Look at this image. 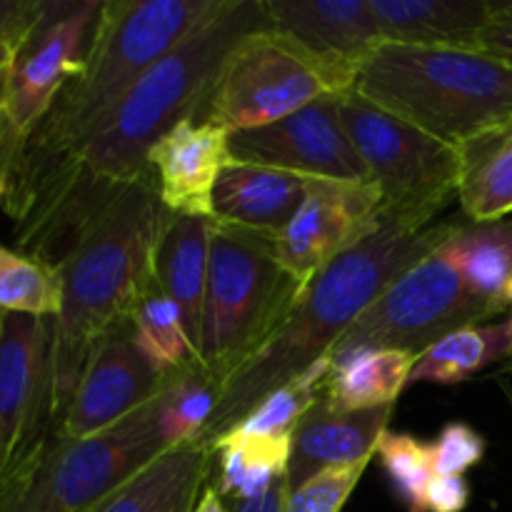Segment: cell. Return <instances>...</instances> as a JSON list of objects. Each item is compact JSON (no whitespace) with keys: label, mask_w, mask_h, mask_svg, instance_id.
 I'll return each mask as SVG.
<instances>
[{"label":"cell","mask_w":512,"mask_h":512,"mask_svg":"<svg viewBox=\"0 0 512 512\" xmlns=\"http://www.w3.org/2000/svg\"><path fill=\"white\" fill-rule=\"evenodd\" d=\"M338 108L370 180L380 190L383 223L413 230L435 225L438 213L458 198V148L368 103L353 90L340 95Z\"/></svg>","instance_id":"cell-7"},{"label":"cell","mask_w":512,"mask_h":512,"mask_svg":"<svg viewBox=\"0 0 512 512\" xmlns=\"http://www.w3.org/2000/svg\"><path fill=\"white\" fill-rule=\"evenodd\" d=\"M488 440L465 423H448L430 443L435 475H465L483 463Z\"/></svg>","instance_id":"cell-33"},{"label":"cell","mask_w":512,"mask_h":512,"mask_svg":"<svg viewBox=\"0 0 512 512\" xmlns=\"http://www.w3.org/2000/svg\"><path fill=\"white\" fill-rule=\"evenodd\" d=\"M98 10L100 3L95 0L48 3L43 23L20 48L10 68L5 115L23 138L38 128L70 80L83 73Z\"/></svg>","instance_id":"cell-13"},{"label":"cell","mask_w":512,"mask_h":512,"mask_svg":"<svg viewBox=\"0 0 512 512\" xmlns=\"http://www.w3.org/2000/svg\"><path fill=\"white\" fill-rule=\"evenodd\" d=\"M470 503V485L463 475H435L428 488V512H463Z\"/></svg>","instance_id":"cell-36"},{"label":"cell","mask_w":512,"mask_h":512,"mask_svg":"<svg viewBox=\"0 0 512 512\" xmlns=\"http://www.w3.org/2000/svg\"><path fill=\"white\" fill-rule=\"evenodd\" d=\"M218 398L220 385L200 363L165 378L158 405V430L165 450L200 443Z\"/></svg>","instance_id":"cell-28"},{"label":"cell","mask_w":512,"mask_h":512,"mask_svg":"<svg viewBox=\"0 0 512 512\" xmlns=\"http://www.w3.org/2000/svg\"><path fill=\"white\" fill-rule=\"evenodd\" d=\"M450 238L405 270L355 320L330 355L355 348L405 350L420 355L453 330L500 315L498 308L475 298L468 290Z\"/></svg>","instance_id":"cell-9"},{"label":"cell","mask_w":512,"mask_h":512,"mask_svg":"<svg viewBox=\"0 0 512 512\" xmlns=\"http://www.w3.org/2000/svg\"><path fill=\"white\" fill-rule=\"evenodd\" d=\"M210 473V445L170 448L85 512H190L203 495Z\"/></svg>","instance_id":"cell-18"},{"label":"cell","mask_w":512,"mask_h":512,"mask_svg":"<svg viewBox=\"0 0 512 512\" xmlns=\"http://www.w3.org/2000/svg\"><path fill=\"white\" fill-rule=\"evenodd\" d=\"M163 385L135 348L130 323L123 325L93 348L55 435L78 440L103 433L160 395Z\"/></svg>","instance_id":"cell-14"},{"label":"cell","mask_w":512,"mask_h":512,"mask_svg":"<svg viewBox=\"0 0 512 512\" xmlns=\"http://www.w3.org/2000/svg\"><path fill=\"white\" fill-rule=\"evenodd\" d=\"M450 245L470 293L500 313L508 310L503 305V290L512 275V223L498 220L470 228L460 225Z\"/></svg>","instance_id":"cell-26"},{"label":"cell","mask_w":512,"mask_h":512,"mask_svg":"<svg viewBox=\"0 0 512 512\" xmlns=\"http://www.w3.org/2000/svg\"><path fill=\"white\" fill-rule=\"evenodd\" d=\"M478 50L512 60V0H490L488 18L478 38Z\"/></svg>","instance_id":"cell-35"},{"label":"cell","mask_w":512,"mask_h":512,"mask_svg":"<svg viewBox=\"0 0 512 512\" xmlns=\"http://www.w3.org/2000/svg\"><path fill=\"white\" fill-rule=\"evenodd\" d=\"M505 328H508V358H512V315L508 318V323H505Z\"/></svg>","instance_id":"cell-44"},{"label":"cell","mask_w":512,"mask_h":512,"mask_svg":"<svg viewBox=\"0 0 512 512\" xmlns=\"http://www.w3.org/2000/svg\"><path fill=\"white\" fill-rule=\"evenodd\" d=\"M353 93L458 148L512 120V60L383 43L360 65Z\"/></svg>","instance_id":"cell-4"},{"label":"cell","mask_w":512,"mask_h":512,"mask_svg":"<svg viewBox=\"0 0 512 512\" xmlns=\"http://www.w3.org/2000/svg\"><path fill=\"white\" fill-rule=\"evenodd\" d=\"M503 305L505 308H512V275L508 278V285L503 290Z\"/></svg>","instance_id":"cell-43"},{"label":"cell","mask_w":512,"mask_h":512,"mask_svg":"<svg viewBox=\"0 0 512 512\" xmlns=\"http://www.w3.org/2000/svg\"><path fill=\"white\" fill-rule=\"evenodd\" d=\"M223 0H108L90 30L83 73L70 80L38 128L25 135L10 173L25 175L78 153L128 90L215 15Z\"/></svg>","instance_id":"cell-3"},{"label":"cell","mask_w":512,"mask_h":512,"mask_svg":"<svg viewBox=\"0 0 512 512\" xmlns=\"http://www.w3.org/2000/svg\"><path fill=\"white\" fill-rule=\"evenodd\" d=\"M383 225V200L375 183L305 180V198L288 225L273 235L280 265L308 285L335 258Z\"/></svg>","instance_id":"cell-11"},{"label":"cell","mask_w":512,"mask_h":512,"mask_svg":"<svg viewBox=\"0 0 512 512\" xmlns=\"http://www.w3.org/2000/svg\"><path fill=\"white\" fill-rule=\"evenodd\" d=\"M285 498H288V480L280 478L260 498L233 503V512H283Z\"/></svg>","instance_id":"cell-37"},{"label":"cell","mask_w":512,"mask_h":512,"mask_svg":"<svg viewBox=\"0 0 512 512\" xmlns=\"http://www.w3.org/2000/svg\"><path fill=\"white\" fill-rule=\"evenodd\" d=\"M270 28L355 83L360 65L383 45L368 0H265Z\"/></svg>","instance_id":"cell-16"},{"label":"cell","mask_w":512,"mask_h":512,"mask_svg":"<svg viewBox=\"0 0 512 512\" xmlns=\"http://www.w3.org/2000/svg\"><path fill=\"white\" fill-rule=\"evenodd\" d=\"M328 368L330 358H325L295 380L285 383L283 388L273 390L258 408L250 410L248 418L238 425V430L250 435H293L300 420L323 398Z\"/></svg>","instance_id":"cell-30"},{"label":"cell","mask_w":512,"mask_h":512,"mask_svg":"<svg viewBox=\"0 0 512 512\" xmlns=\"http://www.w3.org/2000/svg\"><path fill=\"white\" fill-rule=\"evenodd\" d=\"M418 355L405 350L355 348L330 355L323 398L338 410H373L395 405Z\"/></svg>","instance_id":"cell-22"},{"label":"cell","mask_w":512,"mask_h":512,"mask_svg":"<svg viewBox=\"0 0 512 512\" xmlns=\"http://www.w3.org/2000/svg\"><path fill=\"white\" fill-rule=\"evenodd\" d=\"M130 330L138 353L160 378H170L200 363L193 338L185 328L183 313L160 290L150 293L138 305L130 320Z\"/></svg>","instance_id":"cell-27"},{"label":"cell","mask_w":512,"mask_h":512,"mask_svg":"<svg viewBox=\"0 0 512 512\" xmlns=\"http://www.w3.org/2000/svg\"><path fill=\"white\" fill-rule=\"evenodd\" d=\"M13 125H10V120H8V115L5 113H0V140L3 138H8L10 133H13ZM15 133H18V130H15Z\"/></svg>","instance_id":"cell-42"},{"label":"cell","mask_w":512,"mask_h":512,"mask_svg":"<svg viewBox=\"0 0 512 512\" xmlns=\"http://www.w3.org/2000/svg\"><path fill=\"white\" fill-rule=\"evenodd\" d=\"M53 418V320L0 313V495L48 445Z\"/></svg>","instance_id":"cell-10"},{"label":"cell","mask_w":512,"mask_h":512,"mask_svg":"<svg viewBox=\"0 0 512 512\" xmlns=\"http://www.w3.org/2000/svg\"><path fill=\"white\" fill-rule=\"evenodd\" d=\"M23 140L20 133H10L8 138L0 140V203L5 200V193H8V173H10V163H13V155L18 150V143Z\"/></svg>","instance_id":"cell-38"},{"label":"cell","mask_w":512,"mask_h":512,"mask_svg":"<svg viewBox=\"0 0 512 512\" xmlns=\"http://www.w3.org/2000/svg\"><path fill=\"white\" fill-rule=\"evenodd\" d=\"M455 230L458 223H435L423 230L383 223L378 233L320 270L305 285L268 343L223 385L213 420L200 435V443L213 445L238 428L273 390L328 358L355 320L405 270L440 248Z\"/></svg>","instance_id":"cell-1"},{"label":"cell","mask_w":512,"mask_h":512,"mask_svg":"<svg viewBox=\"0 0 512 512\" xmlns=\"http://www.w3.org/2000/svg\"><path fill=\"white\" fill-rule=\"evenodd\" d=\"M503 358H508L505 323L465 325L418 355L408 385H458Z\"/></svg>","instance_id":"cell-25"},{"label":"cell","mask_w":512,"mask_h":512,"mask_svg":"<svg viewBox=\"0 0 512 512\" xmlns=\"http://www.w3.org/2000/svg\"><path fill=\"white\" fill-rule=\"evenodd\" d=\"M350 90L353 83L348 78L268 23L238 40L225 55L200 105L198 120L238 133L278 123L323 95Z\"/></svg>","instance_id":"cell-8"},{"label":"cell","mask_w":512,"mask_h":512,"mask_svg":"<svg viewBox=\"0 0 512 512\" xmlns=\"http://www.w3.org/2000/svg\"><path fill=\"white\" fill-rule=\"evenodd\" d=\"M175 215L150 173L123 185L80 228L58 263L63 308L53 318V418L58 428L90 353L155 293V255Z\"/></svg>","instance_id":"cell-2"},{"label":"cell","mask_w":512,"mask_h":512,"mask_svg":"<svg viewBox=\"0 0 512 512\" xmlns=\"http://www.w3.org/2000/svg\"><path fill=\"white\" fill-rule=\"evenodd\" d=\"M190 512H228L223 505V498H220L218 493H215L213 485H205L203 495H200V500L195 503V508Z\"/></svg>","instance_id":"cell-39"},{"label":"cell","mask_w":512,"mask_h":512,"mask_svg":"<svg viewBox=\"0 0 512 512\" xmlns=\"http://www.w3.org/2000/svg\"><path fill=\"white\" fill-rule=\"evenodd\" d=\"M463 213L480 223H498L512 213V120L483 130L458 145Z\"/></svg>","instance_id":"cell-23"},{"label":"cell","mask_w":512,"mask_h":512,"mask_svg":"<svg viewBox=\"0 0 512 512\" xmlns=\"http://www.w3.org/2000/svg\"><path fill=\"white\" fill-rule=\"evenodd\" d=\"M300 293L273 235L213 220L198 358L220 390L268 343Z\"/></svg>","instance_id":"cell-5"},{"label":"cell","mask_w":512,"mask_h":512,"mask_svg":"<svg viewBox=\"0 0 512 512\" xmlns=\"http://www.w3.org/2000/svg\"><path fill=\"white\" fill-rule=\"evenodd\" d=\"M508 398H510V405H512V393H508Z\"/></svg>","instance_id":"cell-45"},{"label":"cell","mask_w":512,"mask_h":512,"mask_svg":"<svg viewBox=\"0 0 512 512\" xmlns=\"http://www.w3.org/2000/svg\"><path fill=\"white\" fill-rule=\"evenodd\" d=\"M383 43L478 50L490 0H368Z\"/></svg>","instance_id":"cell-20"},{"label":"cell","mask_w":512,"mask_h":512,"mask_svg":"<svg viewBox=\"0 0 512 512\" xmlns=\"http://www.w3.org/2000/svg\"><path fill=\"white\" fill-rule=\"evenodd\" d=\"M63 278L58 265L0 245V313L58 318Z\"/></svg>","instance_id":"cell-29"},{"label":"cell","mask_w":512,"mask_h":512,"mask_svg":"<svg viewBox=\"0 0 512 512\" xmlns=\"http://www.w3.org/2000/svg\"><path fill=\"white\" fill-rule=\"evenodd\" d=\"M213 488L233 503L260 498L275 480L288 475L293 435H250L230 430L213 445Z\"/></svg>","instance_id":"cell-24"},{"label":"cell","mask_w":512,"mask_h":512,"mask_svg":"<svg viewBox=\"0 0 512 512\" xmlns=\"http://www.w3.org/2000/svg\"><path fill=\"white\" fill-rule=\"evenodd\" d=\"M8 85H10V70L0 73V113H5V105H8Z\"/></svg>","instance_id":"cell-41"},{"label":"cell","mask_w":512,"mask_h":512,"mask_svg":"<svg viewBox=\"0 0 512 512\" xmlns=\"http://www.w3.org/2000/svg\"><path fill=\"white\" fill-rule=\"evenodd\" d=\"M375 455L408 512H428V488L435 478L430 443H420L410 433L385 430L375 445Z\"/></svg>","instance_id":"cell-31"},{"label":"cell","mask_w":512,"mask_h":512,"mask_svg":"<svg viewBox=\"0 0 512 512\" xmlns=\"http://www.w3.org/2000/svg\"><path fill=\"white\" fill-rule=\"evenodd\" d=\"M230 163L228 130L198 118L175 123L148 150V173L160 203L180 218H213L215 185Z\"/></svg>","instance_id":"cell-15"},{"label":"cell","mask_w":512,"mask_h":512,"mask_svg":"<svg viewBox=\"0 0 512 512\" xmlns=\"http://www.w3.org/2000/svg\"><path fill=\"white\" fill-rule=\"evenodd\" d=\"M210 235L213 218H180L175 215L160 238L155 255V278L160 293L180 308L188 335L198 350L200 315L210 268Z\"/></svg>","instance_id":"cell-21"},{"label":"cell","mask_w":512,"mask_h":512,"mask_svg":"<svg viewBox=\"0 0 512 512\" xmlns=\"http://www.w3.org/2000/svg\"><path fill=\"white\" fill-rule=\"evenodd\" d=\"M48 13L45 0H0V38L28 43Z\"/></svg>","instance_id":"cell-34"},{"label":"cell","mask_w":512,"mask_h":512,"mask_svg":"<svg viewBox=\"0 0 512 512\" xmlns=\"http://www.w3.org/2000/svg\"><path fill=\"white\" fill-rule=\"evenodd\" d=\"M370 460L325 468L305 480L298 488L288 490L283 512H340L358 488Z\"/></svg>","instance_id":"cell-32"},{"label":"cell","mask_w":512,"mask_h":512,"mask_svg":"<svg viewBox=\"0 0 512 512\" xmlns=\"http://www.w3.org/2000/svg\"><path fill=\"white\" fill-rule=\"evenodd\" d=\"M340 95H323L278 123L230 133V158L300 178L373 183L340 118Z\"/></svg>","instance_id":"cell-12"},{"label":"cell","mask_w":512,"mask_h":512,"mask_svg":"<svg viewBox=\"0 0 512 512\" xmlns=\"http://www.w3.org/2000/svg\"><path fill=\"white\" fill-rule=\"evenodd\" d=\"M163 393V390H160ZM160 395L88 438L53 435L23 475L0 495V512H85L165 453Z\"/></svg>","instance_id":"cell-6"},{"label":"cell","mask_w":512,"mask_h":512,"mask_svg":"<svg viewBox=\"0 0 512 512\" xmlns=\"http://www.w3.org/2000/svg\"><path fill=\"white\" fill-rule=\"evenodd\" d=\"M25 43H20V40H10V38H0V73H5V70L13 68L15 58H18L20 48H23Z\"/></svg>","instance_id":"cell-40"},{"label":"cell","mask_w":512,"mask_h":512,"mask_svg":"<svg viewBox=\"0 0 512 512\" xmlns=\"http://www.w3.org/2000/svg\"><path fill=\"white\" fill-rule=\"evenodd\" d=\"M395 405L373 410H338L325 398L318 400L293 430V453L288 465V490L325 468L373 460L380 435L388 430Z\"/></svg>","instance_id":"cell-17"},{"label":"cell","mask_w":512,"mask_h":512,"mask_svg":"<svg viewBox=\"0 0 512 512\" xmlns=\"http://www.w3.org/2000/svg\"><path fill=\"white\" fill-rule=\"evenodd\" d=\"M305 180L285 170L233 160L215 185L213 220L278 235L303 203Z\"/></svg>","instance_id":"cell-19"}]
</instances>
